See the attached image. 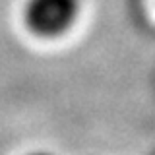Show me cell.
Returning <instances> with one entry per match:
<instances>
[{"mask_svg": "<svg viewBox=\"0 0 155 155\" xmlns=\"http://www.w3.org/2000/svg\"><path fill=\"white\" fill-rule=\"evenodd\" d=\"M80 14V0H27L23 19L39 37H58L74 25Z\"/></svg>", "mask_w": 155, "mask_h": 155, "instance_id": "obj_1", "label": "cell"}, {"mask_svg": "<svg viewBox=\"0 0 155 155\" xmlns=\"http://www.w3.org/2000/svg\"><path fill=\"white\" fill-rule=\"evenodd\" d=\"M29 155H51V153H29Z\"/></svg>", "mask_w": 155, "mask_h": 155, "instance_id": "obj_2", "label": "cell"}]
</instances>
